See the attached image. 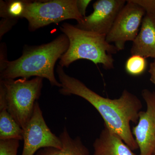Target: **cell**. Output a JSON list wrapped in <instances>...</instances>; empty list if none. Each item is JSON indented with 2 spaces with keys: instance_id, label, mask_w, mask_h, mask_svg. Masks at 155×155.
<instances>
[{
  "instance_id": "1",
  "label": "cell",
  "mask_w": 155,
  "mask_h": 155,
  "mask_svg": "<svg viewBox=\"0 0 155 155\" xmlns=\"http://www.w3.org/2000/svg\"><path fill=\"white\" fill-rule=\"evenodd\" d=\"M56 72L61 84L59 92L61 94L75 95L86 100L99 112L105 125L118 134L132 150L139 149L130 127V122H138L139 114L142 108L138 97L125 90L119 98L104 97L82 81L67 75L59 65Z\"/></svg>"
},
{
  "instance_id": "2",
  "label": "cell",
  "mask_w": 155,
  "mask_h": 155,
  "mask_svg": "<svg viewBox=\"0 0 155 155\" xmlns=\"http://www.w3.org/2000/svg\"><path fill=\"white\" fill-rule=\"evenodd\" d=\"M69 39L64 34L60 35L47 44L39 46H25L22 55L13 61L1 56V79H28L36 76L47 79L52 86L61 87L56 79L54 69L56 62L69 48Z\"/></svg>"
},
{
  "instance_id": "3",
  "label": "cell",
  "mask_w": 155,
  "mask_h": 155,
  "mask_svg": "<svg viewBox=\"0 0 155 155\" xmlns=\"http://www.w3.org/2000/svg\"><path fill=\"white\" fill-rule=\"evenodd\" d=\"M60 28L69 42L68 50L60 59L61 67H68L74 61L86 59L101 64L107 70L114 68L113 55L118 51L107 41L106 35L82 30L69 23H63Z\"/></svg>"
},
{
  "instance_id": "4",
  "label": "cell",
  "mask_w": 155,
  "mask_h": 155,
  "mask_svg": "<svg viewBox=\"0 0 155 155\" xmlns=\"http://www.w3.org/2000/svg\"><path fill=\"white\" fill-rule=\"evenodd\" d=\"M43 79L37 77L31 80L1 79L0 93L5 97L7 110L23 129L31 118L35 104L40 97Z\"/></svg>"
},
{
  "instance_id": "5",
  "label": "cell",
  "mask_w": 155,
  "mask_h": 155,
  "mask_svg": "<svg viewBox=\"0 0 155 155\" xmlns=\"http://www.w3.org/2000/svg\"><path fill=\"white\" fill-rule=\"evenodd\" d=\"M23 18L28 20L29 30L33 31L67 19L79 23L84 17L78 9L77 0H52L26 1Z\"/></svg>"
},
{
  "instance_id": "6",
  "label": "cell",
  "mask_w": 155,
  "mask_h": 155,
  "mask_svg": "<svg viewBox=\"0 0 155 155\" xmlns=\"http://www.w3.org/2000/svg\"><path fill=\"white\" fill-rule=\"evenodd\" d=\"M146 11L134 0L127 1L106 36L109 43L114 44L118 51L125 48L126 42H133L137 36Z\"/></svg>"
},
{
  "instance_id": "7",
  "label": "cell",
  "mask_w": 155,
  "mask_h": 155,
  "mask_svg": "<svg viewBox=\"0 0 155 155\" xmlns=\"http://www.w3.org/2000/svg\"><path fill=\"white\" fill-rule=\"evenodd\" d=\"M23 130L24 145L21 155H35L39 150L45 148H62L59 137L52 132L46 123L38 101L31 118Z\"/></svg>"
},
{
  "instance_id": "8",
  "label": "cell",
  "mask_w": 155,
  "mask_h": 155,
  "mask_svg": "<svg viewBox=\"0 0 155 155\" xmlns=\"http://www.w3.org/2000/svg\"><path fill=\"white\" fill-rule=\"evenodd\" d=\"M126 2L125 0H98L93 5V12L74 25L82 30L107 36Z\"/></svg>"
},
{
  "instance_id": "9",
  "label": "cell",
  "mask_w": 155,
  "mask_h": 155,
  "mask_svg": "<svg viewBox=\"0 0 155 155\" xmlns=\"http://www.w3.org/2000/svg\"><path fill=\"white\" fill-rule=\"evenodd\" d=\"M142 96L146 110L140 111L132 132L140 150L139 155H151L155 147V92L144 89Z\"/></svg>"
},
{
  "instance_id": "10",
  "label": "cell",
  "mask_w": 155,
  "mask_h": 155,
  "mask_svg": "<svg viewBox=\"0 0 155 155\" xmlns=\"http://www.w3.org/2000/svg\"><path fill=\"white\" fill-rule=\"evenodd\" d=\"M130 54L155 59V12H146Z\"/></svg>"
},
{
  "instance_id": "11",
  "label": "cell",
  "mask_w": 155,
  "mask_h": 155,
  "mask_svg": "<svg viewBox=\"0 0 155 155\" xmlns=\"http://www.w3.org/2000/svg\"><path fill=\"white\" fill-rule=\"evenodd\" d=\"M93 147L94 155H137L118 134L105 125Z\"/></svg>"
},
{
  "instance_id": "12",
  "label": "cell",
  "mask_w": 155,
  "mask_h": 155,
  "mask_svg": "<svg viewBox=\"0 0 155 155\" xmlns=\"http://www.w3.org/2000/svg\"><path fill=\"white\" fill-rule=\"evenodd\" d=\"M59 137L62 142V148H45L39 150L35 155H90L88 149L84 144L80 137L72 138L66 127Z\"/></svg>"
},
{
  "instance_id": "13",
  "label": "cell",
  "mask_w": 155,
  "mask_h": 155,
  "mask_svg": "<svg viewBox=\"0 0 155 155\" xmlns=\"http://www.w3.org/2000/svg\"><path fill=\"white\" fill-rule=\"evenodd\" d=\"M23 129L9 113L6 106H0V140H23Z\"/></svg>"
},
{
  "instance_id": "14",
  "label": "cell",
  "mask_w": 155,
  "mask_h": 155,
  "mask_svg": "<svg viewBox=\"0 0 155 155\" xmlns=\"http://www.w3.org/2000/svg\"><path fill=\"white\" fill-rule=\"evenodd\" d=\"M26 1H1V17L18 20L23 18Z\"/></svg>"
},
{
  "instance_id": "15",
  "label": "cell",
  "mask_w": 155,
  "mask_h": 155,
  "mask_svg": "<svg viewBox=\"0 0 155 155\" xmlns=\"http://www.w3.org/2000/svg\"><path fill=\"white\" fill-rule=\"evenodd\" d=\"M147 67L145 58L138 55H133L126 61L125 69L129 75L137 76L141 75L145 71Z\"/></svg>"
},
{
  "instance_id": "16",
  "label": "cell",
  "mask_w": 155,
  "mask_h": 155,
  "mask_svg": "<svg viewBox=\"0 0 155 155\" xmlns=\"http://www.w3.org/2000/svg\"><path fill=\"white\" fill-rule=\"evenodd\" d=\"M19 141L14 139L0 140V155H17Z\"/></svg>"
},
{
  "instance_id": "17",
  "label": "cell",
  "mask_w": 155,
  "mask_h": 155,
  "mask_svg": "<svg viewBox=\"0 0 155 155\" xmlns=\"http://www.w3.org/2000/svg\"><path fill=\"white\" fill-rule=\"evenodd\" d=\"M17 20L9 19H2L1 21V31H0V37L1 39L2 37L6 33L7 31L11 29L13 25L17 22Z\"/></svg>"
},
{
  "instance_id": "18",
  "label": "cell",
  "mask_w": 155,
  "mask_h": 155,
  "mask_svg": "<svg viewBox=\"0 0 155 155\" xmlns=\"http://www.w3.org/2000/svg\"><path fill=\"white\" fill-rule=\"evenodd\" d=\"M146 12H155V0H134Z\"/></svg>"
},
{
  "instance_id": "19",
  "label": "cell",
  "mask_w": 155,
  "mask_h": 155,
  "mask_svg": "<svg viewBox=\"0 0 155 155\" xmlns=\"http://www.w3.org/2000/svg\"><path fill=\"white\" fill-rule=\"evenodd\" d=\"M91 2V0H77L78 9L81 15L83 17H86L87 8Z\"/></svg>"
},
{
  "instance_id": "20",
  "label": "cell",
  "mask_w": 155,
  "mask_h": 155,
  "mask_svg": "<svg viewBox=\"0 0 155 155\" xmlns=\"http://www.w3.org/2000/svg\"><path fill=\"white\" fill-rule=\"evenodd\" d=\"M149 72L150 74V80L155 85V61L150 64Z\"/></svg>"
},
{
  "instance_id": "21",
  "label": "cell",
  "mask_w": 155,
  "mask_h": 155,
  "mask_svg": "<svg viewBox=\"0 0 155 155\" xmlns=\"http://www.w3.org/2000/svg\"><path fill=\"white\" fill-rule=\"evenodd\" d=\"M151 155H155V147L154 149L153 150L152 153Z\"/></svg>"
},
{
  "instance_id": "22",
  "label": "cell",
  "mask_w": 155,
  "mask_h": 155,
  "mask_svg": "<svg viewBox=\"0 0 155 155\" xmlns=\"http://www.w3.org/2000/svg\"></svg>"
}]
</instances>
